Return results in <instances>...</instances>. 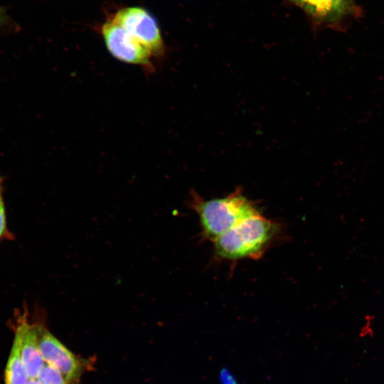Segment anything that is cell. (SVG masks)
Masks as SVG:
<instances>
[{
  "label": "cell",
  "instance_id": "1",
  "mask_svg": "<svg viewBox=\"0 0 384 384\" xmlns=\"http://www.w3.org/2000/svg\"><path fill=\"white\" fill-rule=\"evenodd\" d=\"M279 225L260 213L243 220L213 241L215 255L220 259H258L279 233Z\"/></svg>",
  "mask_w": 384,
  "mask_h": 384
},
{
  "label": "cell",
  "instance_id": "2",
  "mask_svg": "<svg viewBox=\"0 0 384 384\" xmlns=\"http://www.w3.org/2000/svg\"><path fill=\"white\" fill-rule=\"evenodd\" d=\"M189 202L198 216L203 235L213 242L243 220L260 213L255 203L238 189L225 197L210 200L192 192Z\"/></svg>",
  "mask_w": 384,
  "mask_h": 384
},
{
  "label": "cell",
  "instance_id": "3",
  "mask_svg": "<svg viewBox=\"0 0 384 384\" xmlns=\"http://www.w3.org/2000/svg\"><path fill=\"white\" fill-rule=\"evenodd\" d=\"M105 46L116 59L139 65L147 70L153 68L150 51L112 18L101 26Z\"/></svg>",
  "mask_w": 384,
  "mask_h": 384
},
{
  "label": "cell",
  "instance_id": "4",
  "mask_svg": "<svg viewBox=\"0 0 384 384\" xmlns=\"http://www.w3.org/2000/svg\"><path fill=\"white\" fill-rule=\"evenodd\" d=\"M112 19L146 47L154 57L165 53V45L155 18L141 7H126L118 10Z\"/></svg>",
  "mask_w": 384,
  "mask_h": 384
},
{
  "label": "cell",
  "instance_id": "5",
  "mask_svg": "<svg viewBox=\"0 0 384 384\" xmlns=\"http://www.w3.org/2000/svg\"><path fill=\"white\" fill-rule=\"evenodd\" d=\"M42 357L46 363L63 375L67 384H77L82 373V361L42 324H36Z\"/></svg>",
  "mask_w": 384,
  "mask_h": 384
},
{
  "label": "cell",
  "instance_id": "6",
  "mask_svg": "<svg viewBox=\"0 0 384 384\" xmlns=\"http://www.w3.org/2000/svg\"><path fill=\"white\" fill-rule=\"evenodd\" d=\"M28 310L16 315V322L21 330V358L26 373L30 379H36L45 365L42 357L36 331V324L28 320Z\"/></svg>",
  "mask_w": 384,
  "mask_h": 384
},
{
  "label": "cell",
  "instance_id": "7",
  "mask_svg": "<svg viewBox=\"0 0 384 384\" xmlns=\"http://www.w3.org/2000/svg\"><path fill=\"white\" fill-rule=\"evenodd\" d=\"M313 18L322 23H333L348 15L353 0H291Z\"/></svg>",
  "mask_w": 384,
  "mask_h": 384
},
{
  "label": "cell",
  "instance_id": "8",
  "mask_svg": "<svg viewBox=\"0 0 384 384\" xmlns=\"http://www.w3.org/2000/svg\"><path fill=\"white\" fill-rule=\"evenodd\" d=\"M14 338L4 373V384H26L29 378L21 358V330L16 322Z\"/></svg>",
  "mask_w": 384,
  "mask_h": 384
},
{
  "label": "cell",
  "instance_id": "9",
  "mask_svg": "<svg viewBox=\"0 0 384 384\" xmlns=\"http://www.w3.org/2000/svg\"><path fill=\"white\" fill-rule=\"evenodd\" d=\"M36 380L41 384H67L60 371L47 363L39 372Z\"/></svg>",
  "mask_w": 384,
  "mask_h": 384
},
{
  "label": "cell",
  "instance_id": "10",
  "mask_svg": "<svg viewBox=\"0 0 384 384\" xmlns=\"http://www.w3.org/2000/svg\"><path fill=\"white\" fill-rule=\"evenodd\" d=\"M14 236L9 230L6 223L4 191L0 192V241L4 240H14Z\"/></svg>",
  "mask_w": 384,
  "mask_h": 384
},
{
  "label": "cell",
  "instance_id": "11",
  "mask_svg": "<svg viewBox=\"0 0 384 384\" xmlns=\"http://www.w3.org/2000/svg\"><path fill=\"white\" fill-rule=\"evenodd\" d=\"M18 27L8 14L6 9L0 6V29L15 31Z\"/></svg>",
  "mask_w": 384,
  "mask_h": 384
},
{
  "label": "cell",
  "instance_id": "12",
  "mask_svg": "<svg viewBox=\"0 0 384 384\" xmlns=\"http://www.w3.org/2000/svg\"><path fill=\"white\" fill-rule=\"evenodd\" d=\"M223 380V384H235L234 379L231 378L227 373H225Z\"/></svg>",
  "mask_w": 384,
  "mask_h": 384
},
{
  "label": "cell",
  "instance_id": "13",
  "mask_svg": "<svg viewBox=\"0 0 384 384\" xmlns=\"http://www.w3.org/2000/svg\"><path fill=\"white\" fill-rule=\"evenodd\" d=\"M26 384H41L39 381H38L36 379H30L26 383Z\"/></svg>",
  "mask_w": 384,
  "mask_h": 384
},
{
  "label": "cell",
  "instance_id": "14",
  "mask_svg": "<svg viewBox=\"0 0 384 384\" xmlns=\"http://www.w3.org/2000/svg\"><path fill=\"white\" fill-rule=\"evenodd\" d=\"M4 191V178L0 175V192Z\"/></svg>",
  "mask_w": 384,
  "mask_h": 384
}]
</instances>
